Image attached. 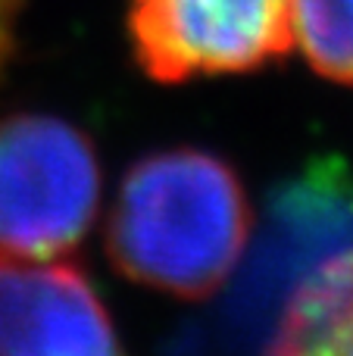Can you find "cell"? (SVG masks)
<instances>
[{
  "mask_svg": "<svg viewBox=\"0 0 353 356\" xmlns=\"http://www.w3.org/2000/svg\"><path fill=\"white\" fill-rule=\"evenodd\" d=\"M250 203L238 172L197 147L160 150L125 172L106 250L125 278L185 300L210 297L241 263Z\"/></svg>",
  "mask_w": 353,
  "mask_h": 356,
  "instance_id": "obj_1",
  "label": "cell"
},
{
  "mask_svg": "<svg viewBox=\"0 0 353 356\" xmlns=\"http://www.w3.org/2000/svg\"><path fill=\"white\" fill-rule=\"evenodd\" d=\"M97 207L100 163L85 131L44 113L0 119V247L63 257L85 241Z\"/></svg>",
  "mask_w": 353,
  "mask_h": 356,
  "instance_id": "obj_2",
  "label": "cell"
},
{
  "mask_svg": "<svg viewBox=\"0 0 353 356\" xmlns=\"http://www.w3.org/2000/svg\"><path fill=\"white\" fill-rule=\"evenodd\" d=\"M125 25L144 75L179 85L285 56L294 47V0H129Z\"/></svg>",
  "mask_w": 353,
  "mask_h": 356,
  "instance_id": "obj_3",
  "label": "cell"
},
{
  "mask_svg": "<svg viewBox=\"0 0 353 356\" xmlns=\"http://www.w3.org/2000/svg\"><path fill=\"white\" fill-rule=\"evenodd\" d=\"M116 350V325L79 266L0 247V356Z\"/></svg>",
  "mask_w": 353,
  "mask_h": 356,
  "instance_id": "obj_4",
  "label": "cell"
},
{
  "mask_svg": "<svg viewBox=\"0 0 353 356\" xmlns=\"http://www.w3.org/2000/svg\"><path fill=\"white\" fill-rule=\"evenodd\" d=\"M272 350L353 353V250L319 266L281 313Z\"/></svg>",
  "mask_w": 353,
  "mask_h": 356,
  "instance_id": "obj_5",
  "label": "cell"
},
{
  "mask_svg": "<svg viewBox=\"0 0 353 356\" xmlns=\"http://www.w3.org/2000/svg\"><path fill=\"white\" fill-rule=\"evenodd\" d=\"M294 44L313 72L353 88V0H294Z\"/></svg>",
  "mask_w": 353,
  "mask_h": 356,
  "instance_id": "obj_6",
  "label": "cell"
},
{
  "mask_svg": "<svg viewBox=\"0 0 353 356\" xmlns=\"http://www.w3.org/2000/svg\"><path fill=\"white\" fill-rule=\"evenodd\" d=\"M19 6H22V0H0V66H3V60L10 56Z\"/></svg>",
  "mask_w": 353,
  "mask_h": 356,
  "instance_id": "obj_7",
  "label": "cell"
}]
</instances>
